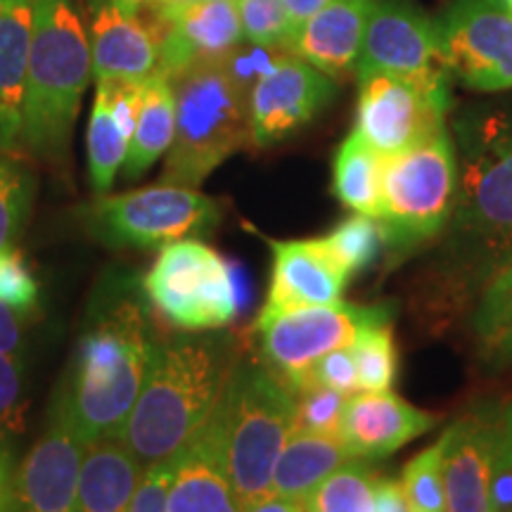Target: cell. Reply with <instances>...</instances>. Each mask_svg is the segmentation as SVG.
Returning a JSON list of instances; mask_svg holds the SVG:
<instances>
[{
	"instance_id": "obj_1",
	"label": "cell",
	"mask_w": 512,
	"mask_h": 512,
	"mask_svg": "<svg viewBox=\"0 0 512 512\" xmlns=\"http://www.w3.org/2000/svg\"><path fill=\"white\" fill-rule=\"evenodd\" d=\"M233 368L219 339L176 337L157 344L143 392L121 432L143 470L171 463L202 430Z\"/></svg>"
},
{
	"instance_id": "obj_2",
	"label": "cell",
	"mask_w": 512,
	"mask_h": 512,
	"mask_svg": "<svg viewBox=\"0 0 512 512\" xmlns=\"http://www.w3.org/2000/svg\"><path fill=\"white\" fill-rule=\"evenodd\" d=\"M91 79V41L79 0H34L19 143L36 159L50 166L67 162L74 121Z\"/></svg>"
},
{
	"instance_id": "obj_3",
	"label": "cell",
	"mask_w": 512,
	"mask_h": 512,
	"mask_svg": "<svg viewBox=\"0 0 512 512\" xmlns=\"http://www.w3.org/2000/svg\"><path fill=\"white\" fill-rule=\"evenodd\" d=\"M458 200L453 240L470 266L494 275L512 261V112L475 107L456 121Z\"/></svg>"
},
{
	"instance_id": "obj_4",
	"label": "cell",
	"mask_w": 512,
	"mask_h": 512,
	"mask_svg": "<svg viewBox=\"0 0 512 512\" xmlns=\"http://www.w3.org/2000/svg\"><path fill=\"white\" fill-rule=\"evenodd\" d=\"M155 349L143 311L128 302L107 311L81 337L72 384L60 394V401L88 446L124 432Z\"/></svg>"
},
{
	"instance_id": "obj_5",
	"label": "cell",
	"mask_w": 512,
	"mask_h": 512,
	"mask_svg": "<svg viewBox=\"0 0 512 512\" xmlns=\"http://www.w3.org/2000/svg\"><path fill=\"white\" fill-rule=\"evenodd\" d=\"M171 81L176 131L162 183L197 190L226 159L252 143L249 88L233 60L195 64Z\"/></svg>"
},
{
	"instance_id": "obj_6",
	"label": "cell",
	"mask_w": 512,
	"mask_h": 512,
	"mask_svg": "<svg viewBox=\"0 0 512 512\" xmlns=\"http://www.w3.org/2000/svg\"><path fill=\"white\" fill-rule=\"evenodd\" d=\"M230 482L242 512L271 496L273 467L294 434L297 396L268 368L235 366L221 396Z\"/></svg>"
},
{
	"instance_id": "obj_7",
	"label": "cell",
	"mask_w": 512,
	"mask_h": 512,
	"mask_svg": "<svg viewBox=\"0 0 512 512\" xmlns=\"http://www.w3.org/2000/svg\"><path fill=\"white\" fill-rule=\"evenodd\" d=\"M458 200V152L448 128L384 157L377 221L396 259L437 238Z\"/></svg>"
},
{
	"instance_id": "obj_8",
	"label": "cell",
	"mask_w": 512,
	"mask_h": 512,
	"mask_svg": "<svg viewBox=\"0 0 512 512\" xmlns=\"http://www.w3.org/2000/svg\"><path fill=\"white\" fill-rule=\"evenodd\" d=\"M143 290L159 316L185 332L226 328L240 309V290L228 261L192 238L159 249Z\"/></svg>"
},
{
	"instance_id": "obj_9",
	"label": "cell",
	"mask_w": 512,
	"mask_h": 512,
	"mask_svg": "<svg viewBox=\"0 0 512 512\" xmlns=\"http://www.w3.org/2000/svg\"><path fill=\"white\" fill-rule=\"evenodd\" d=\"M95 238L107 245L157 247L200 238L219 226V202L195 188L159 183L121 195H98L81 209Z\"/></svg>"
},
{
	"instance_id": "obj_10",
	"label": "cell",
	"mask_w": 512,
	"mask_h": 512,
	"mask_svg": "<svg viewBox=\"0 0 512 512\" xmlns=\"http://www.w3.org/2000/svg\"><path fill=\"white\" fill-rule=\"evenodd\" d=\"M389 306L356 304H311L287 306L278 311L261 309L254 332L259 335V351L266 368L297 389L302 377L330 351L351 347L358 330L370 323H392Z\"/></svg>"
},
{
	"instance_id": "obj_11",
	"label": "cell",
	"mask_w": 512,
	"mask_h": 512,
	"mask_svg": "<svg viewBox=\"0 0 512 512\" xmlns=\"http://www.w3.org/2000/svg\"><path fill=\"white\" fill-rule=\"evenodd\" d=\"M358 79L354 131L382 157H394L446 128L451 79H403L370 72Z\"/></svg>"
},
{
	"instance_id": "obj_12",
	"label": "cell",
	"mask_w": 512,
	"mask_h": 512,
	"mask_svg": "<svg viewBox=\"0 0 512 512\" xmlns=\"http://www.w3.org/2000/svg\"><path fill=\"white\" fill-rule=\"evenodd\" d=\"M439 62L479 93L512 88V12L503 0H453L434 19Z\"/></svg>"
},
{
	"instance_id": "obj_13",
	"label": "cell",
	"mask_w": 512,
	"mask_h": 512,
	"mask_svg": "<svg viewBox=\"0 0 512 512\" xmlns=\"http://www.w3.org/2000/svg\"><path fill=\"white\" fill-rule=\"evenodd\" d=\"M337 95V81L292 53H278L249 88V131L271 147L309 124Z\"/></svg>"
},
{
	"instance_id": "obj_14",
	"label": "cell",
	"mask_w": 512,
	"mask_h": 512,
	"mask_svg": "<svg viewBox=\"0 0 512 512\" xmlns=\"http://www.w3.org/2000/svg\"><path fill=\"white\" fill-rule=\"evenodd\" d=\"M384 72L403 79H451L439 62L434 19L408 0H373L356 76Z\"/></svg>"
},
{
	"instance_id": "obj_15",
	"label": "cell",
	"mask_w": 512,
	"mask_h": 512,
	"mask_svg": "<svg viewBox=\"0 0 512 512\" xmlns=\"http://www.w3.org/2000/svg\"><path fill=\"white\" fill-rule=\"evenodd\" d=\"M86 448L57 396L41 441L15 470L10 512H76Z\"/></svg>"
},
{
	"instance_id": "obj_16",
	"label": "cell",
	"mask_w": 512,
	"mask_h": 512,
	"mask_svg": "<svg viewBox=\"0 0 512 512\" xmlns=\"http://www.w3.org/2000/svg\"><path fill=\"white\" fill-rule=\"evenodd\" d=\"M145 24L157 43V72L169 79L195 64L233 60L245 43L235 0H200L178 15Z\"/></svg>"
},
{
	"instance_id": "obj_17",
	"label": "cell",
	"mask_w": 512,
	"mask_h": 512,
	"mask_svg": "<svg viewBox=\"0 0 512 512\" xmlns=\"http://www.w3.org/2000/svg\"><path fill=\"white\" fill-rule=\"evenodd\" d=\"M501 403H477L444 432L446 512H491Z\"/></svg>"
},
{
	"instance_id": "obj_18",
	"label": "cell",
	"mask_w": 512,
	"mask_h": 512,
	"mask_svg": "<svg viewBox=\"0 0 512 512\" xmlns=\"http://www.w3.org/2000/svg\"><path fill=\"white\" fill-rule=\"evenodd\" d=\"M95 83H145L159 69L155 36L121 0H91L88 17Z\"/></svg>"
},
{
	"instance_id": "obj_19",
	"label": "cell",
	"mask_w": 512,
	"mask_h": 512,
	"mask_svg": "<svg viewBox=\"0 0 512 512\" xmlns=\"http://www.w3.org/2000/svg\"><path fill=\"white\" fill-rule=\"evenodd\" d=\"M166 512H242L226 465L221 401L174 458Z\"/></svg>"
},
{
	"instance_id": "obj_20",
	"label": "cell",
	"mask_w": 512,
	"mask_h": 512,
	"mask_svg": "<svg viewBox=\"0 0 512 512\" xmlns=\"http://www.w3.org/2000/svg\"><path fill=\"white\" fill-rule=\"evenodd\" d=\"M437 425V415L420 411L392 392H358L344 406L339 437L361 460L392 456Z\"/></svg>"
},
{
	"instance_id": "obj_21",
	"label": "cell",
	"mask_w": 512,
	"mask_h": 512,
	"mask_svg": "<svg viewBox=\"0 0 512 512\" xmlns=\"http://www.w3.org/2000/svg\"><path fill=\"white\" fill-rule=\"evenodd\" d=\"M373 0H330L294 31L287 53L302 57L330 79L356 76Z\"/></svg>"
},
{
	"instance_id": "obj_22",
	"label": "cell",
	"mask_w": 512,
	"mask_h": 512,
	"mask_svg": "<svg viewBox=\"0 0 512 512\" xmlns=\"http://www.w3.org/2000/svg\"><path fill=\"white\" fill-rule=\"evenodd\" d=\"M273 273L264 311L342 302L349 275L313 240H271Z\"/></svg>"
},
{
	"instance_id": "obj_23",
	"label": "cell",
	"mask_w": 512,
	"mask_h": 512,
	"mask_svg": "<svg viewBox=\"0 0 512 512\" xmlns=\"http://www.w3.org/2000/svg\"><path fill=\"white\" fill-rule=\"evenodd\" d=\"M34 0L0 3V152H12L22 131Z\"/></svg>"
},
{
	"instance_id": "obj_24",
	"label": "cell",
	"mask_w": 512,
	"mask_h": 512,
	"mask_svg": "<svg viewBox=\"0 0 512 512\" xmlns=\"http://www.w3.org/2000/svg\"><path fill=\"white\" fill-rule=\"evenodd\" d=\"M143 472L121 434L93 441L81 463L76 512H128Z\"/></svg>"
},
{
	"instance_id": "obj_25",
	"label": "cell",
	"mask_w": 512,
	"mask_h": 512,
	"mask_svg": "<svg viewBox=\"0 0 512 512\" xmlns=\"http://www.w3.org/2000/svg\"><path fill=\"white\" fill-rule=\"evenodd\" d=\"M354 460V453L337 434L294 432L273 467L271 496L306 501L320 482Z\"/></svg>"
},
{
	"instance_id": "obj_26",
	"label": "cell",
	"mask_w": 512,
	"mask_h": 512,
	"mask_svg": "<svg viewBox=\"0 0 512 512\" xmlns=\"http://www.w3.org/2000/svg\"><path fill=\"white\" fill-rule=\"evenodd\" d=\"M176 131V91L174 81L164 74L150 76L140 93L138 121L128 143L126 162L121 166L126 181H136L159 157L169 152Z\"/></svg>"
},
{
	"instance_id": "obj_27",
	"label": "cell",
	"mask_w": 512,
	"mask_h": 512,
	"mask_svg": "<svg viewBox=\"0 0 512 512\" xmlns=\"http://www.w3.org/2000/svg\"><path fill=\"white\" fill-rule=\"evenodd\" d=\"M384 157L375 152L366 140L351 131L337 147L332 162V192L344 207L354 214H366L377 219L382 195Z\"/></svg>"
},
{
	"instance_id": "obj_28",
	"label": "cell",
	"mask_w": 512,
	"mask_h": 512,
	"mask_svg": "<svg viewBox=\"0 0 512 512\" xmlns=\"http://www.w3.org/2000/svg\"><path fill=\"white\" fill-rule=\"evenodd\" d=\"M131 138L126 136L124 128L119 126L117 114H114L110 91L105 83H95V102L91 121H88V178H91L93 190L105 195L112 188L114 178L126 162V152Z\"/></svg>"
},
{
	"instance_id": "obj_29",
	"label": "cell",
	"mask_w": 512,
	"mask_h": 512,
	"mask_svg": "<svg viewBox=\"0 0 512 512\" xmlns=\"http://www.w3.org/2000/svg\"><path fill=\"white\" fill-rule=\"evenodd\" d=\"M472 328L494 361H512V261L491 275L479 297Z\"/></svg>"
},
{
	"instance_id": "obj_30",
	"label": "cell",
	"mask_w": 512,
	"mask_h": 512,
	"mask_svg": "<svg viewBox=\"0 0 512 512\" xmlns=\"http://www.w3.org/2000/svg\"><path fill=\"white\" fill-rule=\"evenodd\" d=\"M375 470L354 458L320 482L306 498L309 512H375Z\"/></svg>"
},
{
	"instance_id": "obj_31",
	"label": "cell",
	"mask_w": 512,
	"mask_h": 512,
	"mask_svg": "<svg viewBox=\"0 0 512 512\" xmlns=\"http://www.w3.org/2000/svg\"><path fill=\"white\" fill-rule=\"evenodd\" d=\"M318 242L349 278L373 266L384 249L380 221L366 214L349 216L347 221L332 228L328 235L318 238Z\"/></svg>"
},
{
	"instance_id": "obj_32",
	"label": "cell",
	"mask_w": 512,
	"mask_h": 512,
	"mask_svg": "<svg viewBox=\"0 0 512 512\" xmlns=\"http://www.w3.org/2000/svg\"><path fill=\"white\" fill-rule=\"evenodd\" d=\"M361 392H392L396 382V339L392 323H370L351 342Z\"/></svg>"
},
{
	"instance_id": "obj_33",
	"label": "cell",
	"mask_w": 512,
	"mask_h": 512,
	"mask_svg": "<svg viewBox=\"0 0 512 512\" xmlns=\"http://www.w3.org/2000/svg\"><path fill=\"white\" fill-rule=\"evenodd\" d=\"M444 434L411 458L401 472V491L408 512H446Z\"/></svg>"
},
{
	"instance_id": "obj_34",
	"label": "cell",
	"mask_w": 512,
	"mask_h": 512,
	"mask_svg": "<svg viewBox=\"0 0 512 512\" xmlns=\"http://www.w3.org/2000/svg\"><path fill=\"white\" fill-rule=\"evenodd\" d=\"M31 197H34V176L10 152H0V252L12 242L27 221Z\"/></svg>"
},
{
	"instance_id": "obj_35",
	"label": "cell",
	"mask_w": 512,
	"mask_h": 512,
	"mask_svg": "<svg viewBox=\"0 0 512 512\" xmlns=\"http://www.w3.org/2000/svg\"><path fill=\"white\" fill-rule=\"evenodd\" d=\"M235 5L247 43L271 50L275 55L290 50L294 24L283 0H235Z\"/></svg>"
},
{
	"instance_id": "obj_36",
	"label": "cell",
	"mask_w": 512,
	"mask_h": 512,
	"mask_svg": "<svg viewBox=\"0 0 512 512\" xmlns=\"http://www.w3.org/2000/svg\"><path fill=\"white\" fill-rule=\"evenodd\" d=\"M297 396V422L294 432H313V434H337L342 425L344 406L349 396L332 392L325 387L306 389Z\"/></svg>"
},
{
	"instance_id": "obj_37",
	"label": "cell",
	"mask_w": 512,
	"mask_h": 512,
	"mask_svg": "<svg viewBox=\"0 0 512 512\" xmlns=\"http://www.w3.org/2000/svg\"><path fill=\"white\" fill-rule=\"evenodd\" d=\"M313 387L332 389V392H339L344 396H354L361 392L351 347L330 351V354H325L320 361L313 363V368L302 377V382L297 384V389L292 394H302Z\"/></svg>"
},
{
	"instance_id": "obj_38",
	"label": "cell",
	"mask_w": 512,
	"mask_h": 512,
	"mask_svg": "<svg viewBox=\"0 0 512 512\" xmlns=\"http://www.w3.org/2000/svg\"><path fill=\"white\" fill-rule=\"evenodd\" d=\"M0 302L29 313L38 306V280L19 249L0 252Z\"/></svg>"
},
{
	"instance_id": "obj_39",
	"label": "cell",
	"mask_w": 512,
	"mask_h": 512,
	"mask_svg": "<svg viewBox=\"0 0 512 512\" xmlns=\"http://www.w3.org/2000/svg\"><path fill=\"white\" fill-rule=\"evenodd\" d=\"M24 382L17 356L0 351V439L24 430Z\"/></svg>"
},
{
	"instance_id": "obj_40",
	"label": "cell",
	"mask_w": 512,
	"mask_h": 512,
	"mask_svg": "<svg viewBox=\"0 0 512 512\" xmlns=\"http://www.w3.org/2000/svg\"><path fill=\"white\" fill-rule=\"evenodd\" d=\"M171 467H174V460H171V463L147 467L128 512H166V494H169Z\"/></svg>"
},
{
	"instance_id": "obj_41",
	"label": "cell",
	"mask_w": 512,
	"mask_h": 512,
	"mask_svg": "<svg viewBox=\"0 0 512 512\" xmlns=\"http://www.w3.org/2000/svg\"><path fill=\"white\" fill-rule=\"evenodd\" d=\"M17 309L0 302V351L3 354L17 356L22 349V318H19Z\"/></svg>"
},
{
	"instance_id": "obj_42",
	"label": "cell",
	"mask_w": 512,
	"mask_h": 512,
	"mask_svg": "<svg viewBox=\"0 0 512 512\" xmlns=\"http://www.w3.org/2000/svg\"><path fill=\"white\" fill-rule=\"evenodd\" d=\"M375 512H408L399 482H394V479H377Z\"/></svg>"
},
{
	"instance_id": "obj_43",
	"label": "cell",
	"mask_w": 512,
	"mask_h": 512,
	"mask_svg": "<svg viewBox=\"0 0 512 512\" xmlns=\"http://www.w3.org/2000/svg\"><path fill=\"white\" fill-rule=\"evenodd\" d=\"M12 484H15V470H12L10 453L5 451L3 439H0V512H10Z\"/></svg>"
},
{
	"instance_id": "obj_44",
	"label": "cell",
	"mask_w": 512,
	"mask_h": 512,
	"mask_svg": "<svg viewBox=\"0 0 512 512\" xmlns=\"http://www.w3.org/2000/svg\"><path fill=\"white\" fill-rule=\"evenodd\" d=\"M195 3H200V0H145L138 12H147L150 19H164V17L178 15V12H183L185 8H190V5Z\"/></svg>"
},
{
	"instance_id": "obj_45",
	"label": "cell",
	"mask_w": 512,
	"mask_h": 512,
	"mask_svg": "<svg viewBox=\"0 0 512 512\" xmlns=\"http://www.w3.org/2000/svg\"><path fill=\"white\" fill-rule=\"evenodd\" d=\"M287 12H290L294 31H297L299 24H304L311 15H316L320 8L330 3V0H283Z\"/></svg>"
},
{
	"instance_id": "obj_46",
	"label": "cell",
	"mask_w": 512,
	"mask_h": 512,
	"mask_svg": "<svg viewBox=\"0 0 512 512\" xmlns=\"http://www.w3.org/2000/svg\"><path fill=\"white\" fill-rule=\"evenodd\" d=\"M247 512H309V510H306V501H292V498L268 496L261 503H256L254 508H249Z\"/></svg>"
},
{
	"instance_id": "obj_47",
	"label": "cell",
	"mask_w": 512,
	"mask_h": 512,
	"mask_svg": "<svg viewBox=\"0 0 512 512\" xmlns=\"http://www.w3.org/2000/svg\"><path fill=\"white\" fill-rule=\"evenodd\" d=\"M501 437L512 453V401L501 403Z\"/></svg>"
},
{
	"instance_id": "obj_48",
	"label": "cell",
	"mask_w": 512,
	"mask_h": 512,
	"mask_svg": "<svg viewBox=\"0 0 512 512\" xmlns=\"http://www.w3.org/2000/svg\"><path fill=\"white\" fill-rule=\"evenodd\" d=\"M121 3H124L126 8H131V10H140V5H143L145 0H121Z\"/></svg>"
},
{
	"instance_id": "obj_49",
	"label": "cell",
	"mask_w": 512,
	"mask_h": 512,
	"mask_svg": "<svg viewBox=\"0 0 512 512\" xmlns=\"http://www.w3.org/2000/svg\"><path fill=\"white\" fill-rule=\"evenodd\" d=\"M503 3H505V8H508V10L512 12V0H503Z\"/></svg>"
},
{
	"instance_id": "obj_50",
	"label": "cell",
	"mask_w": 512,
	"mask_h": 512,
	"mask_svg": "<svg viewBox=\"0 0 512 512\" xmlns=\"http://www.w3.org/2000/svg\"><path fill=\"white\" fill-rule=\"evenodd\" d=\"M0 3H3V0H0Z\"/></svg>"
}]
</instances>
